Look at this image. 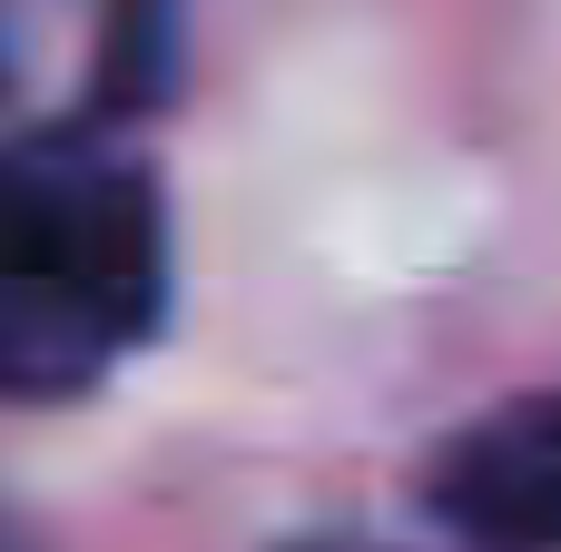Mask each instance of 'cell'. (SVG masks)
I'll list each match as a JSON object with an SVG mask.
<instances>
[{"label":"cell","instance_id":"6da1fadb","mask_svg":"<svg viewBox=\"0 0 561 552\" xmlns=\"http://www.w3.org/2000/svg\"><path fill=\"white\" fill-rule=\"evenodd\" d=\"M168 316V198L118 138L0 128V405L108 385Z\"/></svg>","mask_w":561,"mask_h":552},{"label":"cell","instance_id":"7a4b0ae2","mask_svg":"<svg viewBox=\"0 0 561 552\" xmlns=\"http://www.w3.org/2000/svg\"><path fill=\"white\" fill-rule=\"evenodd\" d=\"M178 69V0H0V128L108 138L158 109Z\"/></svg>","mask_w":561,"mask_h":552},{"label":"cell","instance_id":"3957f363","mask_svg":"<svg viewBox=\"0 0 561 552\" xmlns=\"http://www.w3.org/2000/svg\"><path fill=\"white\" fill-rule=\"evenodd\" d=\"M424 514L463 552H561V385L444 435L424 464Z\"/></svg>","mask_w":561,"mask_h":552},{"label":"cell","instance_id":"277c9868","mask_svg":"<svg viewBox=\"0 0 561 552\" xmlns=\"http://www.w3.org/2000/svg\"><path fill=\"white\" fill-rule=\"evenodd\" d=\"M296 552H335V543H296Z\"/></svg>","mask_w":561,"mask_h":552}]
</instances>
